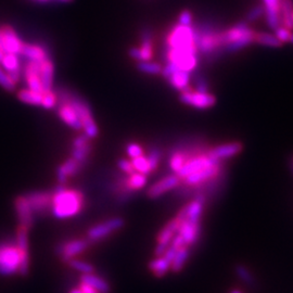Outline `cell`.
<instances>
[{
	"mask_svg": "<svg viewBox=\"0 0 293 293\" xmlns=\"http://www.w3.org/2000/svg\"><path fill=\"white\" fill-rule=\"evenodd\" d=\"M84 203L85 200L82 191L59 185L52 192L50 212L57 220H68L83 210Z\"/></svg>",
	"mask_w": 293,
	"mask_h": 293,
	"instance_id": "6da1fadb",
	"label": "cell"
},
{
	"mask_svg": "<svg viewBox=\"0 0 293 293\" xmlns=\"http://www.w3.org/2000/svg\"><path fill=\"white\" fill-rule=\"evenodd\" d=\"M56 94L58 97V102L68 101L72 104L78 115L84 134H85L88 138L95 139L99 135V128L97 126V123L94 119V115L93 112H91L89 104L77 94L73 93L70 89L59 88L56 91Z\"/></svg>",
	"mask_w": 293,
	"mask_h": 293,
	"instance_id": "7a4b0ae2",
	"label": "cell"
},
{
	"mask_svg": "<svg viewBox=\"0 0 293 293\" xmlns=\"http://www.w3.org/2000/svg\"><path fill=\"white\" fill-rule=\"evenodd\" d=\"M198 49L196 46L186 48H169L165 54L166 62L177 70L191 73L198 65Z\"/></svg>",
	"mask_w": 293,
	"mask_h": 293,
	"instance_id": "3957f363",
	"label": "cell"
},
{
	"mask_svg": "<svg viewBox=\"0 0 293 293\" xmlns=\"http://www.w3.org/2000/svg\"><path fill=\"white\" fill-rule=\"evenodd\" d=\"M21 253L15 242H0V275L11 276L19 273Z\"/></svg>",
	"mask_w": 293,
	"mask_h": 293,
	"instance_id": "277c9868",
	"label": "cell"
},
{
	"mask_svg": "<svg viewBox=\"0 0 293 293\" xmlns=\"http://www.w3.org/2000/svg\"><path fill=\"white\" fill-rule=\"evenodd\" d=\"M166 45L169 48H186L196 46L195 29L192 26H187V25H175L166 37Z\"/></svg>",
	"mask_w": 293,
	"mask_h": 293,
	"instance_id": "5b68a950",
	"label": "cell"
},
{
	"mask_svg": "<svg viewBox=\"0 0 293 293\" xmlns=\"http://www.w3.org/2000/svg\"><path fill=\"white\" fill-rule=\"evenodd\" d=\"M125 222L122 217H113V219H110L93 226V227L88 230L86 238L90 242L101 241L108 238L109 236H111V234L114 233L115 231L123 228Z\"/></svg>",
	"mask_w": 293,
	"mask_h": 293,
	"instance_id": "8992f818",
	"label": "cell"
},
{
	"mask_svg": "<svg viewBox=\"0 0 293 293\" xmlns=\"http://www.w3.org/2000/svg\"><path fill=\"white\" fill-rule=\"evenodd\" d=\"M91 242L87 238H78L64 241L56 248V252L63 263H68L73 258H76L77 255L89 248Z\"/></svg>",
	"mask_w": 293,
	"mask_h": 293,
	"instance_id": "52a82bcc",
	"label": "cell"
},
{
	"mask_svg": "<svg viewBox=\"0 0 293 293\" xmlns=\"http://www.w3.org/2000/svg\"><path fill=\"white\" fill-rule=\"evenodd\" d=\"M179 100L181 103L200 109V110L210 109L216 104V97L213 94H210L208 91L207 93H201V91L191 90V88L186 91H182Z\"/></svg>",
	"mask_w": 293,
	"mask_h": 293,
	"instance_id": "ba28073f",
	"label": "cell"
},
{
	"mask_svg": "<svg viewBox=\"0 0 293 293\" xmlns=\"http://www.w3.org/2000/svg\"><path fill=\"white\" fill-rule=\"evenodd\" d=\"M222 162H217L215 160H213L212 157H210L206 153H201V154H197L195 156L190 157L189 160L183 164V166L181 169L176 173V175L178 176V177L182 180L187 176L194 174L196 172H199L203 169H206V167H210L216 164H220Z\"/></svg>",
	"mask_w": 293,
	"mask_h": 293,
	"instance_id": "9c48e42d",
	"label": "cell"
},
{
	"mask_svg": "<svg viewBox=\"0 0 293 293\" xmlns=\"http://www.w3.org/2000/svg\"><path fill=\"white\" fill-rule=\"evenodd\" d=\"M29 228L20 225L16 230L15 244L18 246L21 253V264L19 274L22 276H26L30 271V254H29Z\"/></svg>",
	"mask_w": 293,
	"mask_h": 293,
	"instance_id": "30bf717a",
	"label": "cell"
},
{
	"mask_svg": "<svg viewBox=\"0 0 293 293\" xmlns=\"http://www.w3.org/2000/svg\"><path fill=\"white\" fill-rule=\"evenodd\" d=\"M242 150H244V145L241 142L232 141L210 148L207 150V155L217 162H223L227 158L237 156L242 152Z\"/></svg>",
	"mask_w": 293,
	"mask_h": 293,
	"instance_id": "8fae6325",
	"label": "cell"
},
{
	"mask_svg": "<svg viewBox=\"0 0 293 293\" xmlns=\"http://www.w3.org/2000/svg\"><path fill=\"white\" fill-rule=\"evenodd\" d=\"M180 182L181 179L175 173L169 176H165L162 179L154 182L153 185L147 190V196L150 199H157L165 195L166 192L179 187Z\"/></svg>",
	"mask_w": 293,
	"mask_h": 293,
	"instance_id": "7c38bea8",
	"label": "cell"
},
{
	"mask_svg": "<svg viewBox=\"0 0 293 293\" xmlns=\"http://www.w3.org/2000/svg\"><path fill=\"white\" fill-rule=\"evenodd\" d=\"M255 33L256 32L251 29L249 26V23H247L246 21L239 22L237 24H234L233 26H231L230 29L223 31L221 33L222 45L224 47L225 45L232 43V41L237 40V39L244 38V37H252L255 35Z\"/></svg>",
	"mask_w": 293,
	"mask_h": 293,
	"instance_id": "4fadbf2b",
	"label": "cell"
},
{
	"mask_svg": "<svg viewBox=\"0 0 293 293\" xmlns=\"http://www.w3.org/2000/svg\"><path fill=\"white\" fill-rule=\"evenodd\" d=\"M34 215H43L47 210H50L52 194L48 191H35L25 196Z\"/></svg>",
	"mask_w": 293,
	"mask_h": 293,
	"instance_id": "5bb4252c",
	"label": "cell"
},
{
	"mask_svg": "<svg viewBox=\"0 0 293 293\" xmlns=\"http://www.w3.org/2000/svg\"><path fill=\"white\" fill-rule=\"evenodd\" d=\"M223 169H224V166L222 163L210 166V167H206V169H203L199 172H196L194 174L187 176V177L182 179V181L188 187H195V186L201 185V183H204L210 179H212Z\"/></svg>",
	"mask_w": 293,
	"mask_h": 293,
	"instance_id": "9a60e30c",
	"label": "cell"
},
{
	"mask_svg": "<svg viewBox=\"0 0 293 293\" xmlns=\"http://www.w3.org/2000/svg\"><path fill=\"white\" fill-rule=\"evenodd\" d=\"M91 152L90 138H88L85 134L77 136L74 139L72 145V156L83 167L88 162V157Z\"/></svg>",
	"mask_w": 293,
	"mask_h": 293,
	"instance_id": "2e32d148",
	"label": "cell"
},
{
	"mask_svg": "<svg viewBox=\"0 0 293 293\" xmlns=\"http://www.w3.org/2000/svg\"><path fill=\"white\" fill-rule=\"evenodd\" d=\"M23 76L29 89L38 91V93H44L43 84L40 81V69L38 62L28 60L24 65Z\"/></svg>",
	"mask_w": 293,
	"mask_h": 293,
	"instance_id": "e0dca14e",
	"label": "cell"
},
{
	"mask_svg": "<svg viewBox=\"0 0 293 293\" xmlns=\"http://www.w3.org/2000/svg\"><path fill=\"white\" fill-rule=\"evenodd\" d=\"M14 206L20 225L30 229L34 224V213L32 211L26 197L20 196L16 198Z\"/></svg>",
	"mask_w": 293,
	"mask_h": 293,
	"instance_id": "ac0fdd59",
	"label": "cell"
},
{
	"mask_svg": "<svg viewBox=\"0 0 293 293\" xmlns=\"http://www.w3.org/2000/svg\"><path fill=\"white\" fill-rule=\"evenodd\" d=\"M57 105H58V115L61 119V121L64 122L68 126H70L74 130H81L82 123L72 104L68 101H64V102H58Z\"/></svg>",
	"mask_w": 293,
	"mask_h": 293,
	"instance_id": "d6986e66",
	"label": "cell"
},
{
	"mask_svg": "<svg viewBox=\"0 0 293 293\" xmlns=\"http://www.w3.org/2000/svg\"><path fill=\"white\" fill-rule=\"evenodd\" d=\"M128 55L130 58L135 59L137 61H150L153 57L152 51V43H151V36L150 33H145L142 35L141 47L139 48H130Z\"/></svg>",
	"mask_w": 293,
	"mask_h": 293,
	"instance_id": "ffe728a7",
	"label": "cell"
},
{
	"mask_svg": "<svg viewBox=\"0 0 293 293\" xmlns=\"http://www.w3.org/2000/svg\"><path fill=\"white\" fill-rule=\"evenodd\" d=\"M0 64L9 75V77L16 84L21 78V60L20 56L15 54H6Z\"/></svg>",
	"mask_w": 293,
	"mask_h": 293,
	"instance_id": "44dd1931",
	"label": "cell"
},
{
	"mask_svg": "<svg viewBox=\"0 0 293 293\" xmlns=\"http://www.w3.org/2000/svg\"><path fill=\"white\" fill-rule=\"evenodd\" d=\"M179 236L185 241V245L187 247L195 245L198 241L200 233H201V225L200 223H194L187 220H183L180 227L177 231Z\"/></svg>",
	"mask_w": 293,
	"mask_h": 293,
	"instance_id": "7402d4cb",
	"label": "cell"
},
{
	"mask_svg": "<svg viewBox=\"0 0 293 293\" xmlns=\"http://www.w3.org/2000/svg\"><path fill=\"white\" fill-rule=\"evenodd\" d=\"M82 169L83 166L76 160H74L73 157L68 158V160L59 166L57 170V180L59 185H64L70 177L77 175Z\"/></svg>",
	"mask_w": 293,
	"mask_h": 293,
	"instance_id": "603a6c76",
	"label": "cell"
},
{
	"mask_svg": "<svg viewBox=\"0 0 293 293\" xmlns=\"http://www.w3.org/2000/svg\"><path fill=\"white\" fill-rule=\"evenodd\" d=\"M20 56L24 57L29 61H35L41 63L49 57V54L45 47L37 44H23Z\"/></svg>",
	"mask_w": 293,
	"mask_h": 293,
	"instance_id": "cb8c5ba5",
	"label": "cell"
},
{
	"mask_svg": "<svg viewBox=\"0 0 293 293\" xmlns=\"http://www.w3.org/2000/svg\"><path fill=\"white\" fill-rule=\"evenodd\" d=\"M40 69V81L43 84L44 91L52 90L54 88V75H55V65L50 58H47L41 63H39Z\"/></svg>",
	"mask_w": 293,
	"mask_h": 293,
	"instance_id": "d4e9b609",
	"label": "cell"
},
{
	"mask_svg": "<svg viewBox=\"0 0 293 293\" xmlns=\"http://www.w3.org/2000/svg\"><path fill=\"white\" fill-rule=\"evenodd\" d=\"M171 85L179 91H186L190 89V73L183 71H175L166 77Z\"/></svg>",
	"mask_w": 293,
	"mask_h": 293,
	"instance_id": "484cf974",
	"label": "cell"
},
{
	"mask_svg": "<svg viewBox=\"0 0 293 293\" xmlns=\"http://www.w3.org/2000/svg\"><path fill=\"white\" fill-rule=\"evenodd\" d=\"M81 281L89 284L90 287H93L99 293H109L110 292V284H109L101 277H99V276L94 275V273L82 275Z\"/></svg>",
	"mask_w": 293,
	"mask_h": 293,
	"instance_id": "4316f807",
	"label": "cell"
},
{
	"mask_svg": "<svg viewBox=\"0 0 293 293\" xmlns=\"http://www.w3.org/2000/svg\"><path fill=\"white\" fill-rule=\"evenodd\" d=\"M254 44L269 48H281L283 44L275 36V34L266 32H256L254 35Z\"/></svg>",
	"mask_w": 293,
	"mask_h": 293,
	"instance_id": "83f0119b",
	"label": "cell"
},
{
	"mask_svg": "<svg viewBox=\"0 0 293 293\" xmlns=\"http://www.w3.org/2000/svg\"><path fill=\"white\" fill-rule=\"evenodd\" d=\"M281 25L293 30V0H280Z\"/></svg>",
	"mask_w": 293,
	"mask_h": 293,
	"instance_id": "f1b7e54d",
	"label": "cell"
},
{
	"mask_svg": "<svg viewBox=\"0 0 293 293\" xmlns=\"http://www.w3.org/2000/svg\"><path fill=\"white\" fill-rule=\"evenodd\" d=\"M147 182H148L147 175L138 172H134L128 175L127 178H125V187L134 192L145 188Z\"/></svg>",
	"mask_w": 293,
	"mask_h": 293,
	"instance_id": "f546056e",
	"label": "cell"
},
{
	"mask_svg": "<svg viewBox=\"0 0 293 293\" xmlns=\"http://www.w3.org/2000/svg\"><path fill=\"white\" fill-rule=\"evenodd\" d=\"M149 269L157 278L164 277L171 270V263L164 256H156L149 264Z\"/></svg>",
	"mask_w": 293,
	"mask_h": 293,
	"instance_id": "4dcf8cb0",
	"label": "cell"
},
{
	"mask_svg": "<svg viewBox=\"0 0 293 293\" xmlns=\"http://www.w3.org/2000/svg\"><path fill=\"white\" fill-rule=\"evenodd\" d=\"M189 254H190L189 247L187 246L181 247L177 251V253H176L174 259L171 263V271L173 273H179L183 269V266H185L187 259L189 257Z\"/></svg>",
	"mask_w": 293,
	"mask_h": 293,
	"instance_id": "1f68e13d",
	"label": "cell"
},
{
	"mask_svg": "<svg viewBox=\"0 0 293 293\" xmlns=\"http://www.w3.org/2000/svg\"><path fill=\"white\" fill-rule=\"evenodd\" d=\"M18 98L20 101L31 104V105H41V99H43V93H38L31 89H21L18 93Z\"/></svg>",
	"mask_w": 293,
	"mask_h": 293,
	"instance_id": "d6a6232c",
	"label": "cell"
},
{
	"mask_svg": "<svg viewBox=\"0 0 293 293\" xmlns=\"http://www.w3.org/2000/svg\"><path fill=\"white\" fill-rule=\"evenodd\" d=\"M137 69L141 73L148 75H158L162 73V65L152 61H138Z\"/></svg>",
	"mask_w": 293,
	"mask_h": 293,
	"instance_id": "836d02e7",
	"label": "cell"
},
{
	"mask_svg": "<svg viewBox=\"0 0 293 293\" xmlns=\"http://www.w3.org/2000/svg\"><path fill=\"white\" fill-rule=\"evenodd\" d=\"M131 164L134 166V170H135V172L145 174V175H149L150 173H152L148 157L144 154L137 156L135 158H131Z\"/></svg>",
	"mask_w": 293,
	"mask_h": 293,
	"instance_id": "e575fe53",
	"label": "cell"
},
{
	"mask_svg": "<svg viewBox=\"0 0 293 293\" xmlns=\"http://www.w3.org/2000/svg\"><path fill=\"white\" fill-rule=\"evenodd\" d=\"M264 16L266 19V24L269 25V28L273 31L276 29H278L281 25V18H280V12L276 10H271V9H265Z\"/></svg>",
	"mask_w": 293,
	"mask_h": 293,
	"instance_id": "d590c367",
	"label": "cell"
},
{
	"mask_svg": "<svg viewBox=\"0 0 293 293\" xmlns=\"http://www.w3.org/2000/svg\"><path fill=\"white\" fill-rule=\"evenodd\" d=\"M68 264L70 265L71 269H73L74 271L79 272L82 273V275H85V274H91L95 272L94 266L87 263V262H84V261H79V259L76 258H73L71 261L68 262Z\"/></svg>",
	"mask_w": 293,
	"mask_h": 293,
	"instance_id": "8d00e7d4",
	"label": "cell"
},
{
	"mask_svg": "<svg viewBox=\"0 0 293 293\" xmlns=\"http://www.w3.org/2000/svg\"><path fill=\"white\" fill-rule=\"evenodd\" d=\"M58 104V97L56 91L54 90H46L43 93V99H41V105L47 110H51L55 109Z\"/></svg>",
	"mask_w": 293,
	"mask_h": 293,
	"instance_id": "74e56055",
	"label": "cell"
},
{
	"mask_svg": "<svg viewBox=\"0 0 293 293\" xmlns=\"http://www.w3.org/2000/svg\"><path fill=\"white\" fill-rule=\"evenodd\" d=\"M236 273L238 275V277L244 281L246 284H248V286H254V283H255V280H254V277H253V275L251 274V272L247 269L246 266L244 265H237L236 267Z\"/></svg>",
	"mask_w": 293,
	"mask_h": 293,
	"instance_id": "f35d334b",
	"label": "cell"
},
{
	"mask_svg": "<svg viewBox=\"0 0 293 293\" xmlns=\"http://www.w3.org/2000/svg\"><path fill=\"white\" fill-rule=\"evenodd\" d=\"M264 13H265V7L263 5H256L248 11L246 16V22L250 23L262 19L264 16Z\"/></svg>",
	"mask_w": 293,
	"mask_h": 293,
	"instance_id": "ab89813d",
	"label": "cell"
},
{
	"mask_svg": "<svg viewBox=\"0 0 293 293\" xmlns=\"http://www.w3.org/2000/svg\"><path fill=\"white\" fill-rule=\"evenodd\" d=\"M150 166H151V172H154L157 166L158 163H160V158H161V150L158 148H152L151 150L149 151V154L147 155Z\"/></svg>",
	"mask_w": 293,
	"mask_h": 293,
	"instance_id": "60d3db41",
	"label": "cell"
},
{
	"mask_svg": "<svg viewBox=\"0 0 293 293\" xmlns=\"http://www.w3.org/2000/svg\"><path fill=\"white\" fill-rule=\"evenodd\" d=\"M16 84L9 77V75L0 66V86L4 87L8 91H12L15 89Z\"/></svg>",
	"mask_w": 293,
	"mask_h": 293,
	"instance_id": "b9f144b4",
	"label": "cell"
},
{
	"mask_svg": "<svg viewBox=\"0 0 293 293\" xmlns=\"http://www.w3.org/2000/svg\"><path fill=\"white\" fill-rule=\"evenodd\" d=\"M292 35V31L284 28L283 25H280L278 29L275 30V36L277 37L282 44L290 43V38Z\"/></svg>",
	"mask_w": 293,
	"mask_h": 293,
	"instance_id": "7bdbcfd3",
	"label": "cell"
},
{
	"mask_svg": "<svg viewBox=\"0 0 293 293\" xmlns=\"http://www.w3.org/2000/svg\"><path fill=\"white\" fill-rule=\"evenodd\" d=\"M126 152L130 158H135L144 154V149H142L140 145L131 142V144H128L126 146Z\"/></svg>",
	"mask_w": 293,
	"mask_h": 293,
	"instance_id": "ee69618b",
	"label": "cell"
},
{
	"mask_svg": "<svg viewBox=\"0 0 293 293\" xmlns=\"http://www.w3.org/2000/svg\"><path fill=\"white\" fill-rule=\"evenodd\" d=\"M117 166H119V169L126 175H129L135 172V170H134V166L131 164V161L126 160V158H121V160H119V162H117Z\"/></svg>",
	"mask_w": 293,
	"mask_h": 293,
	"instance_id": "f6af8a7d",
	"label": "cell"
},
{
	"mask_svg": "<svg viewBox=\"0 0 293 293\" xmlns=\"http://www.w3.org/2000/svg\"><path fill=\"white\" fill-rule=\"evenodd\" d=\"M178 24L187 25V26H191V24H192V13L190 11H188V10L182 11L179 14Z\"/></svg>",
	"mask_w": 293,
	"mask_h": 293,
	"instance_id": "bcb514c9",
	"label": "cell"
},
{
	"mask_svg": "<svg viewBox=\"0 0 293 293\" xmlns=\"http://www.w3.org/2000/svg\"><path fill=\"white\" fill-rule=\"evenodd\" d=\"M196 90L201 91V93H207L208 84L204 77L199 76L196 78Z\"/></svg>",
	"mask_w": 293,
	"mask_h": 293,
	"instance_id": "7dc6e473",
	"label": "cell"
},
{
	"mask_svg": "<svg viewBox=\"0 0 293 293\" xmlns=\"http://www.w3.org/2000/svg\"><path fill=\"white\" fill-rule=\"evenodd\" d=\"M262 2L265 9H271L276 11L280 10V0H262Z\"/></svg>",
	"mask_w": 293,
	"mask_h": 293,
	"instance_id": "c3c4849f",
	"label": "cell"
},
{
	"mask_svg": "<svg viewBox=\"0 0 293 293\" xmlns=\"http://www.w3.org/2000/svg\"><path fill=\"white\" fill-rule=\"evenodd\" d=\"M69 293H84L79 288H75V289H72Z\"/></svg>",
	"mask_w": 293,
	"mask_h": 293,
	"instance_id": "681fc988",
	"label": "cell"
},
{
	"mask_svg": "<svg viewBox=\"0 0 293 293\" xmlns=\"http://www.w3.org/2000/svg\"><path fill=\"white\" fill-rule=\"evenodd\" d=\"M289 164H290V169H291V171L293 172V154L290 156V158H289Z\"/></svg>",
	"mask_w": 293,
	"mask_h": 293,
	"instance_id": "f907efd6",
	"label": "cell"
},
{
	"mask_svg": "<svg viewBox=\"0 0 293 293\" xmlns=\"http://www.w3.org/2000/svg\"><path fill=\"white\" fill-rule=\"evenodd\" d=\"M59 2H62V3H71L73 0H59Z\"/></svg>",
	"mask_w": 293,
	"mask_h": 293,
	"instance_id": "816d5d0a",
	"label": "cell"
},
{
	"mask_svg": "<svg viewBox=\"0 0 293 293\" xmlns=\"http://www.w3.org/2000/svg\"><path fill=\"white\" fill-rule=\"evenodd\" d=\"M230 293H242V292H240L239 290H233V291H231Z\"/></svg>",
	"mask_w": 293,
	"mask_h": 293,
	"instance_id": "f5cc1de1",
	"label": "cell"
},
{
	"mask_svg": "<svg viewBox=\"0 0 293 293\" xmlns=\"http://www.w3.org/2000/svg\"><path fill=\"white\" fill-rule=\"evenodd\" d=\"M290 43L293 44V33H292V35H291V38H290Z\"/></svg>",
	"mask_w": 293,
	"mask_h": 293,
	"instance_id": "db71d44e",
	"label": "cell"
},
{
	"mask_svg": "<svg viewBox=\"0 0 293 293\" xmlns=\"http://www.w3.org/2000/svg\"><path fill=\"white\" fill-rule=\"evenodd\" d=\"M37 2H40V3H46V2H49V0H37Z\"/></svg>",
	"mask_w": 293,
	"mask_h": 293,
	"instance_id": "11a10c76",
	"label": "cell"
}]
</instances>
